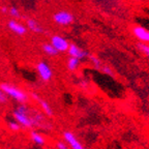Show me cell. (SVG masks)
Wrapping results in <instances>:
<instances>
[{"label": "cell", "instance_id": "obj_1", "mask_svg": "<svg viewBox=\"0 0 149 149\" xmlns=\"http://www.w3.org/2000/svg\"><path fill=\"white\" fill-rule=\"evenodd\" d=\"M29 108L25 105V104H21L18 106L16 110L14 111L13 115L14 118L16 119L17 122L20 123V125L23 127H32L34 125V118H33V114H31L29 111Z\"/></svg>", "mask_w": 149, "mask_h": 149}, {"label": "cell", "instance_id": "obj_2", "mask_svg": "<svg viewBox=\"0 0 149 149\" xmlns=\"http://www.w3.org/2000/svg\"><path fill=\"white\" fill-rule=\"evenodd\" d=\"M0 88L2 89L3 92H4L7 96L14 98L15 100H17V102H20V104H25L28 100L27 93L24 92L22 89L12 85V84L2 83L0 85Z\"/></svg>", "mask_w": 149, "mask_h": 149}, {"label": "cell", "instance_id": "obj_3", "mask_svg": "<svg viewBox=\"0 0 149 149\" xmlns=\"http://www.w3.org/2000/svg\"><path fill=\"white\" fill-rule=\"evenodd\" d=\"M74 17L72 13L68 10H60L53 15V21L57 25L60 26H68L74 22Z\"/></svg>", "mask_w": 149, "mask_h": 149}, {"label": "cell", "instance_id": "obj_4", "mask_svg": "<svg viewBox=\"0 0 149 149\" xmlns=\"http://www.w3.org/2000/svg\"><path fill=\"white\" fill-rule=\"evenodd\" d=\"M36 70L42 81L49 82L53 78V70H52L51 66L45 61H40V62L37 63Z\"/></svg>", "mask_w": 149, "mask_h": 149}, {"label": "cell", "instance_id": "obj_5", "mask_svg": "<svg viewBox=\"0 0 149 149\" xmlns=\"http://www.w3.org/2000/svg\"><path fill=\"white\" fill-rule=\"evenodd\" d=\"M51 45L59 53H64V52H68L70 42L66 38H64L61 35L55 34L51 37Z\"/></svg>", "mask_w": 149, "mask_h": 149}, {"label": "cell", "instance_id": "obj_6", "mask_svg": "<svg viewBox=\"0 0 149 149\" xmlns=\"http://www.w3.org/2000/svg\"><path fill=\"white\" fill-rule=\"evenodd\" d=\"M68 53L70 56L74 57V58L79 59V60H83V59L88 57V52L86 50L82 49L79 46H77L76 44H70L68 49Z\"/></svg>", "mask_w": 149, "mask_h": 149}, {"label": "cell", "instance_id": "obj_7", "mask_svg": "<svg viewBox=\"0 0 149 149\" xmlns=\"http://www.w3.org/2000/svg\"><path fill=\"white\" fill-rule=\"evenodd\" d=\"M63 138H64V141L68 143V147L70 149H86L80 143V141L77 139V137L72 132H68V130L64 132L63 133Z\"/></svg>", "mask_w": 149, "mask_h": 149}, {"label": "cell", "instance_id": "obj_8", "mask_svg": "<svg viewBox=\"0 0 149 149\" xmlns=\"http://www.w3.org/2000/svg\"><path fill=\"white\" fill-rule=\"evenodd\" d=\"M7 27L9 28V30L13 31L15 34L19 35V36H23L27 33V27L25 25H23L20 22L16 21V20H9L7 22Z\"/></svg>", "mask_w": 149, "mask_h": 149}, {"label": "cell", "instance_id": "obj_9", "mask_svg": "<svg viewBox=\"0 0 149 149\" xmlns=\"http://www.w3.org/2000/svg\"><path fill=\"white\" fill-rule=\"evenodd\" d=\"M133 34L139 42H149V30L145 29L142 26H135L133 27Z\"/></svg>", "mask_w": 149, "mask_h": 149}, {"label": "cell", "instance_id": "obj_10", "mask_svg": "<svg viewBox=\"0 0 149 149\" xmlns=\"http://www.w3.org/2000/svg\"><path fill=\"white\" fill-rule=\"evenodd\" d=\"M26 27H27L28 30L32 31V32H34V33H37V34H42L45 31L44 28L42 27V25H40L36 20L31 19V18L26 20Z\"/></svg>", "mask_w": 149, "mask_h": 149}, {"label": "cell", "instance_id": "obj_11", "mask_svg": "<svg viewBox=\"0 0 149 149\" xmlns=\"http://www.w3.org/2000/svg\"><path fill=\"white\" fill-rule=\"evenodd\" d=\"M32 97L34 98V100H37V102L40 104V108H42V112H44L45 114L48 115V116H53V110H52L51 106L48 104V102H46L45 100H42V98H40L38 96L36 95V94H32Z\"/></svg>", "mask_w": 149, "mask_h": 149}, {"label": "cell", "instance_id": "obj_12", "mask_svg": "<svg viewBox=\"0 0 149 149\" xmlns=\"http://www.w3.org/2000/svg\"><path fill=\"white\" fill-rule=\"evenodd\" d=\"M80 62H81V60L70 56V58L68 59V62H66V68L70 72H76L80 66Z\"/></svg>", "mask_w": 149, "mask_h": 149}, {"label": "cell", "instance_id": "obj_13", "mask_svg": "<svg viewBox=\"0 0 149 149\" xmlns=\"http://www.w3.org/2000/svg\"><path fill=\"white\" fill-rule=\"evenodd\" d=\"M30 137H31V140H32V142L34 144L38 145V146H44L45 143H46V139L44 138V136L40 135V133H37V132H31L30 134Z\"/></svg>", "mask_w": 149, "mask_h": 149}, {"label": "cell", "instance_id": "obj_14", "mask_svg": "<svg viewBox=\"0 0 149 149\" xmlns=\"http://www.w3.org/2000/svg\"><path fill=\"white\" fill-rule=\"evenodd\" d=\"M42 52H44L45 54H47L48 56H56V55H58L59 54V52L57 51V50L54 48L53 46L51 45V42H46V44H44L42 46Z\"/></svg>", "mask_w": 149, "mask_h": 149}, {"label": "cell", "instance_id": "obj_15", "mask_svg": "<svg viewBox=\"0 0 149 149\" xmlns=\"http://www.w3.org/2000/svg\"><path fill=\"white\" fill-rule=\"evenodd\" d=\"M137 48L141 53H143L147 58L149 59V45L145 44V42H139L137 44Z\"/></svg>", "mask_w": 149, "mask_h": 149}, {"label": "cell", "instance_id": "obj_16", "mask_svg": "<svg viewBox=\"0 0 149 149\" xmlns=\"http://www.w3.org/2000/svg\"><path fill=\"white\" fill-rule=\"evenodd\" d=\"M88 58H89V60H90V62L92 63L93 68H95V70H100L102 63L98 57H96L95 55H88Z\"/></svg>", "mask_w": 149, "mask_h": 149}, {"label": "cell", "instance_id": "obj_17", "mask_svg": "<svg viewBox=\"0 0 149 149\" xmlns=\"http://www.w3.org/2000/svg\"><path fill=\"white\" fill-rule=\"evenodd\" d=\"M7 14H9V16L14 19H20L22 17V15H21V13H20V10H19V8L16 6L8 7V12H7Z\"/></svg>", "mask_w": 149, "mask_h": 149}, {"label": "cell", "instance_id": "obj_18", "mask_svg": "<svg viewBox=\"0 0 149 149\" xmlns=\"http://www.w3.org/2000/svg\"><path fill=\"white\" fill-rule=\"evenodd\" d=\"M8 127H9V130H12L13 132H18V130H21V125H20V123L17 122V121H10V122H8Z\"/></svg>", "mask_w": 149, "mask_h": 149}, {"label": "cell", "instance_id": "obj_19", "mask_svg": "<svg viewBox=\"0 0 149 149\" xmlns=\"http://www.w3.org/2000/svg\"><path fill=\"white\" fill-rule=\"evenodd\" d=\"M100 70H102L104 74H108V76H110V77H114V72H112L111 68L108 66V65H102V68H100Z\"/></svg>", "mask_w": 149, "mask_h": 149}, {"label": "cell", "instance_id": "obj_20", "mask_svg": "<svg viewBox=\"0 0 149 149\" xmlns=\"http://www.w3.org/2000/svg\"><path fill=\"white\" fill-rule=\"evenodd\" d=\"M56 148L57 149H68L70 147H68V143L65 142H63V141H58V142L56 143Z\"/></svg>", "mask_w": 149, "mask_h": 149}, {"label": "cell", "instance_id": "obj_21", "mask_svg": "<svg viewBox=\"0 0 149 149\" xmlns=\"http://www.w3.org/2000/svg\"><path fill=\"white\" fill-rule=\"evenodd\" d=\"M7 102V95L3 92V90L0 88V104H6Z\"/></svg>", "mask_w": 149, "mask_h": 149}, {"label": "cell", "instance_id": "obj_22", "mask_svg": "<svg viewBox=\"0 0 149 149\" xmlns=\"http://www.w3.org/2000/svg\"><path fill=\"white\" fill-rule=\"evenodd\" d=\"M7 12H8V7L7 6H0V13H2V14H7Z\"/></svg>", "mask_w": 149, "mask_h": 149}, {"label": "cell", "instance_id": "obj_23", "mask_svg": "<svg viewBox=\"0 0 149 149\" xmlns=\"http://www.w3.org/2000/svg\"><path fill=\"white\" fill-rule=\"evenodd\" d=\"M80 85H81L82 87H85V88H86L87 85H88V83H87L86 81H82V82H80Z\"/></svg>", "mask_w": 149, "mask_h": 149}]
</instances>
